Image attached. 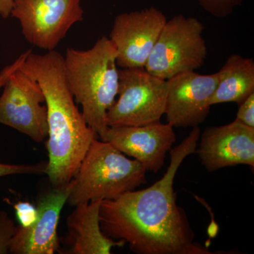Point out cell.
<instances>
[{
	"label": "cell",
	"mask_w": 254,
	"mask_h": 254,
	"mask_svg": "<svg viewBox=\"0 0 254 254\" xmlns=\"http://www.w3.org/2000/svg\"><path fill=\"white\" fill-rule=\"evenodd\" d=\"M199 126L172 148L166 173L153 185L132 190L111 200H102V231L115 241H124L137 254H213L195 242L186 212L177 205L174 181L178 169L196 150Z\"/></svg>",
	"instance_id": "obj_1"
},
{
	"label": "cell",
	"mask_w": 254,
	"mask_h": 254,
	"mask_svg": "<svg viewBox=\"0 0 254 254\" xmlns=\"http://www.w3.org/2000/svg\"><path fill=\"white\" fill-rule=\"evenodd\" d=\"M20 69L39 83L46 98L48 161L45 174L52 186L68 183L98 136L75 104L63 55L55 50L44 55L31 52Z\"/></svg>",
	"instance_id": "obj_2"
},
{
	"label": "cell",
	"mask_w": 254,
	"mask_h": 254,
	"mask_svg": "<svg viewBox=\"0 0 254 254\" xmlns=\"http://www.w3.org/2000/svg\"><path fill=\"white\" fill-rule=\"evenodd\" d=\"M117 51L109 38L100 37L91 49L68 48L65 75L74 100L81 105L87 125L100 139L108 128L107 114L118 94Z\"/></svg>",
	"instance_id": "obj_3"
},
{
	"label": "cell",
	"mask_w": 254,
	"mask_h": 254,
	"mask_svg": "<svg viewBox=\"0 0 254 254\" xmlns=\"http://www.w3.org/2000/svg\"><path fill=\"white\" fill-rule=\"evenodd\" d=\"M146 170L109 142L95 138L73 177L68 204L111 200L146 183Z\"/></svg>",
	"instance_id": "obj_4"
},
{
	"label": "cell",
	"mask_w": 254,
	"mask_h": 254,
	"mask_svg": "<svg viewBox=\"0 0 254 254\" xmlns=\"http://www.w3.org/2000/svg\"><path fill=\"white\" fill-rule=\"evenodd\" d=\"M203 30V23L195 17L180 14L168 19L148 57L145 71L167 81L201 67L208 55Z\"/></svg>",
	"instance_id": "obj_5"
},
{
	"label": "cell",
	"mask_w": 254,
	"mask_h": 254,
	"mask_svg": "<svg viewBox=\"0 0 254 254\" xmlns=\"http://www.w3.org/2000/svg\"><path fill=\"white\" fill-rule=\"evenodd\" d=\"M168 83L144 68L119 69L118 98L107 114L108 127L142 126L165 115Z\"/></svg>",
	"instance_id": "obj_6"
},
{
	"label": "cell",
	"mask_w": 254,
	"mask_h": 254,
	"mask_svg": "<svg viewBox=\"0 0 254 254\" xmlns=\"http://www.w3.org/2000/svg\"><path fill=\"white\" fill-rule=\"evenodd\" d=\"M11 16L19 21L28 43L52 51L83 21V9L81 0H15Z\"/></svg>",
	"instance_id": "obj_7"
},
{
	"label": "cell",
	"mask_w": 254,
	"mask_h": 254,
	"mask_svg": "<svg viewBox=\"0 0 254 254\" xmlns=\"http://www.w3.org/2000/svg\"><path fill=\"white\" fill-rule=\"evenodd\" d=\"M39 83L20 69L3 86L0 96V124L14 128L37 143L48 138V109Z\"/></svg>",
	"instance_id": "obj_8"
},
{
	"label": "cell",
	"mask_w": 254,
	"mask_h": 254,
	"mask_svg": "<svg viewBox=\"0 0 254 254\" xmlns=\"http://www.w3.org/2000/svg\"><path fill=\"white\" fill-rule=\"evenodd\" d=\"M167 21L153 6L118 14L108 37L117 51L118 66L144 68Z\"/></svg>",
	"instance_id": "obj_9"
},
{
	"label": "cell",
	"mask_w": 254,
	"mask_h": 254,
	"mask_svg": "<svg viewBox=\"0 0 254 254\" xmlns=\"http://www.w3.org/2000/svg\"><path fill=\"white\" fill-rule=\"evenodd\" d=\"M73 180L53 186L42 193L37 201L36 221L29 227L18 225L10 243L9 254H54L60 251L58 228L60 214L67 202Z\"/></svg>",
	"instance_id": "obj_10"
},
{
	"label": "cell",
	"mask_w": 254,
	"mask_h": 254,
	"mask_svg": "<svg viewBox=\"0 0 254 254\" xmlns=\"http://www.w3.org/2000/svg\"><path fill=\"white\" fill-rule=\"evenodd\" d=\"M220 80V73L200 74L193 71L180 73L167 80L165 115L173 127L199 126L210 112L208 104Z\"/></svg>",
	"instance_id": "obj_11"
},
{
	"label": "cell",
	"mask_w": 254,
	"mask_h": 254,
	"mask_svg": "<svg viewBox=\"0 0 254 254\" xmlns=\"http://www.w3.org/2000/svg\"><path fill=\"white\" fill-rule=\"evenodd\" d=\"M176 139L174 127L160 122L142 126L109 127L100 138L139 162L146 171L154 173L163 168Z\"/></svg>",
	"instance_id": "obj_12"
},
{
	"label": "cell",
	"mask_w": 254,
	"mask_h": 254,
	"mask_svg": "<svg viewBox=\"0 0 254 254\" xmlns=\"http://www.w3.org/2000/svg\"><path fill=\"white\" fill-rule=\"evenodd\" d=\"M195 153L208 172L247 165L254 168V128L234 120L205 128Z\"/></svg>",
	"instance_id": "obj_13"
},
{
	"label": "cell",
	"mask_w": 254,
	"mask_h": 254,
	"mask_svg": "<svg viewBox=\"0 0 254 254\" xmlns=\"http://www.w3.org/2000/svg\"><path fill=\"white\" fill-rule=\"evenodd\" d=\"M101 200L75 205L66 220L68 247L65 254H110L114 247H123L124 241H115L102 231L100 222Z\"/></svg>",
	"instance_id": "obj_14"
},
{
	"label": "cell",
	"mask_w": 254,
	"mask_h": 254,
	"mask_svg": "<svg viewBox=\"0 0 254 254\" xmlns=\"http://www.w3.org/2000/svg\"><path fill=\"white\" fill-rule=\"evenodd\" d=\"M220 80L208 104L235 103L240 105L254 93V62L238 54L229 57L218 71Z\"/></svg>",
	"instance_id": "obj_15"
},
{
	"label": "cell",
	"mask_w": 254,
	"mask_h": 254,
	"mask_svg": "<svg viewBox=\"0 0 254 254\" xmlns=\"http://www.w3.org/2000/svg\"><path fill=\"white\" fill-rule=\"evenodd\" d=\"M244 0H196L205 12L217 18H225L230 16Z\"/></svg>",
	"instance_id": "obj_16"
},
{
	"label": "cell",
	"mask_w": 254,
	"mask_h": 254,
	"mask_svg": "<svg viewBox=\"0 0 254 254\" xmlns=\"http://www.w3.org/2000/svg\"><path fill=\"white\" fill-rule=\"evenodd\" d=\"M16 228L9 214L0 208V254H9L10 243Z\"/></svg>",
	"instance_id": "obj_17"
},
{
	"label": "cell",
	"mask_w": 254,
	"mask_h": 254,
	"mask_svg": "<svg viewBox=\"0 0 254 254\" xmlns=\"http://www.w3.org/2000/svg\"><path fill=\"white\" fill-rule=\"evenodd\" d=\"M46 164L10 165L0 163V178L12 175H39L45 173Z\"/></svg>",
	"instance_id": "obj_18"
},
{
	"label": "cell",
	"mask_w": 254,
	"mask_h": 254,
	"mask_svg": "<svg viewBox=\"0 0 254 254\" xmlns=\"http://www.w3.org/2000/svg\"><path fill=\"white\" fill-rule=\"evenodd\" d=\"M14 208L19 226L29 227L36 221L38 215L37 208L30 202L18 201L14 205Z\"/></svg>",
	"instance_id": "obj_19"
},
{
	"label": "cell",
	"mask_w": 254,
	"mask_h": 254,
	"mask_svg": "<svg viewBox=\"0 0 254 254\" xmlns=\"http://www.w3.org/2000/svg\"><path fill=\"white\" fill-rule=\"evenodd\" d=\"M235 120L247 126L254 128V93L239 105Z\"/></svg>",
	"instance_id": "obj_20"
},
{
	"label": "cell",
	"mask_w": 254,
	"mask_h": 254,
	"mask_svg": "<svg viewBox=\"0 0 254 254\" xmlns=\"http://www.w3.org/2000/svg\"><path fill=\"white\" fill-rule=\"evenodd\" d=\"M31 52L32 50H28L27 51L25 52V53H22V54L18 57L17 59L15 60L14 63L5 66V67L0 71V89L4 86L5 83L7 81L9 76H11L16 70L21 67V65L24 63L25 60H26V58H27V57Z\"/></svg>",
	"instance_id": "obj_21"
},
{
	"label": "cell",
	"mask_w": 254,
	"mask_h": 254,
	"mask_svg": "<svg viewBox=\"0 0 254 254\" xmlns=\"http://www.w3.org/2000/svg\"><path fill=\"white\" fill-rule=\"evenodd\" d=\"M15 0H0V16L7 18L11 16Z\"/></svg>",
	"instance_id": "obj_22"
},
{
	"label": "cell",
	"mask_w": 254,
	"mask_h": 254,
	"mask_svg": "<svg viewBox=\"0 0 254 254\" xmlns=\"http://www.w3.org/2000/svg\"><path fill=\"white\" fill-rule=\"evenodd\" d=\"M219 230L218 225H217L216 222L214 221L213 216L212 217V222L210 225H209L208 233L210 238H214L218 235Z\"/></svg>",
	"instance_id": "obj_23"
}]
</instances>
